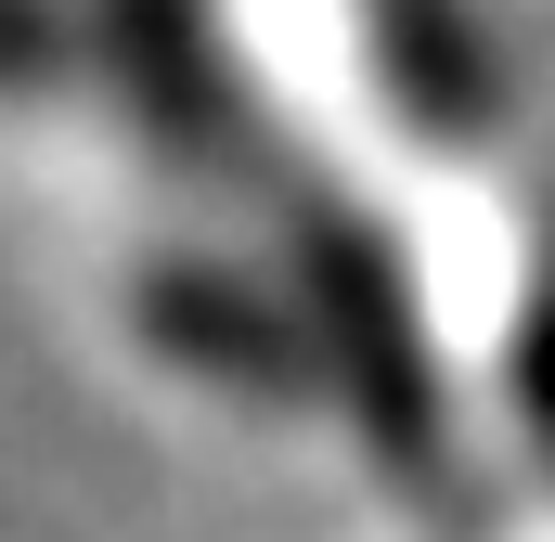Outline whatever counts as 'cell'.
Listing matches in <instances>:
<instances>
[{"mask_svg":"<svg viewBox=\"0 0 555 542\" xmlns=\"http://www.w3.org/2000/svg\"><path fill=\"white\" fill-rule=\"evenodd\" d=\"M284 233H297V284H310V349H323V375L362 401L375 452H401L426 478V465H439V388H426L414 297H401L388 246H375L323 181H284Z\"/></svg>","mask_w":555,"mask_h":542,"instance_id":"6da1fadb","label":"cell"}]
</instances>
